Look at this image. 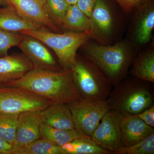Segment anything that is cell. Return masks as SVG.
Segmentation results:
<instances>
[{"mask_svg": "<svg viewBox=\"0 0 154 154\" xmlns=\"http://www.w3.org/2000/svg\"><path fill=\"white\" fill-rule=\"evenodd\" d=\"M5 86L25 89L51 104H67L82 99L74 82L71 69L53 71L33 69Z\"/></svg>", "mask_w": 154, "mask_h": 154, "instance_id": "obj_1", "label": "cell"}, {"mask_svg": "<svg viewBox=\"0 0 154 154\" xmlns=\"http://www.w3.org/2000/svg\"><path fill=\"white\" fill-rule=\"evenodd\" d=\"M84 55L100 68L113 87L129 74L130 68L138 50L127 38L109 45L90 40L81 47Z\"/></svg>", "mask_w": 154, "mask_h": 154, "instance_id": "obj_2", "label": "cell"}, {"mask_svg": "<svg viewBox=\"0 0 154 154\" xmlns=\"http://www.w3.org/2000/svg\"><path fill=\"white\" fill-rule=\"evenodd\" d=\"M153 84L128 75L113 87L106 102L110 109L136 115L154 105Z\"/></svg>", "mask_w": 154, "mask_h": 154, "instance_id": "obj_3", "label": "cell"}, {"mask_svg": "<svg viewBox=\"0 0 154 154\" xmlns=\"http://www.w3.org/2000/svg\"><path fill=\"white\" fill-rule=\"evenodd\" d=\"M71 70L74 82L82 99L107 100L113 86L102 70L91 59L77 53L75 62Z\"/></svg>", "mask_w": 154, "mask_h": 154, "instance_id": "obj_4", "label": "cell"}, {"mask_svg": "<svg viewBox=\"0 0 154 154\" xmlns=\"http://www.w3.org/2000/svg\"><path fill=\"white\" fill-rule=\"evenodd\" d=\"M41 41L54 51L63 70L71 69L75 62L78 50L91 40L89 32L55 33L49 30H25L21 33Z\"/></svg>", "mask_w": 154, "mask_h": 154, "instance_id": "obj_5", "label": "cell"}, {"mask_svg": "<svg viewBox=\"0 0 154 154\" xmlns=\"http://www.w3.org/2000/svg\"><path fill=\"white\" fill-rule=\"evenodd\" d=\"M106 0H96L90 19L91 40L104 45L117 41L119 20Z\"/></svg>", "mask_w": 154, "mask_h": 154, "instance_id": "obj_6", "label": "cell"}, {"mask_svg": "<svg viewBox=\"0 0 154 154\" xmlns=\"http://www.w3.org/2000/svg\"><path fill=\"white\" fill-rule=\"evenodd\" d=\"M51 103L47 99L19 87L0 86V112L20 114L41 111Z\"/></svg>", "mask_w": 154, "mask_h": 154, "instance_id": "obj_7", "label": "cell"}, {"mask_svg": "<svg viewBox=\"0 0 154 154\" xmlns=\"http://www.w3.org/2000/svg\"><path fill=\"white\" fill-rule=\"evenodd\" d=\"M66 105L71 113L76 130L81 135L91 137L102 117L110 109L106 101L81 99Z\"/></svg>", "mask_w": 154, "mask_h": 154, "instance_id": "obj_8", "label": "cell"}, {"mask_svg": "<svg viewBox=\"0 0 154 154\" xmlns=\"http://www.w3.org/2000/svg\"><path fill=\"white\" fill-rule=\"evenodd\" d=\"M128 39L139 51L149 44L154 28V5L150 0L139 7L131 15Z\"/></svg>", "mask_w": 154, "mask_h": 154, "instance_id": "obj_9", "label": "cell"}, {"mask_svg": "<svg viewBox=\"0 0 154 154\" xmlns=\"http://www.w3.org/2000/svg\"><path fill=\"white\" fill-rule=\"evenodd\" d=\"M121 113L110 109L102 117L91 136L97 145L114 154L122 146L120 128Z\"/></svg>", "mask_w": 154, "mask_h": 154, "instance_id": "obj_10", "label": "cell"}, {"mask_svg": "<svg viewBox=\"0 0 154 154\" xmlns=\"http://www.w3.org/2000/svg\"><path fill=\"white\" fill-rule=\"evenodd\" d=\"M18 47L31 61L33 69L53 71L63 69L44 43L35 37L22 34Z\"/></svg>", "mask_w": 154, "mask_h": 154, "instance_id": "obj_11", "label": "cell"}, {"mask_svg": "<svg viewBox=\"0 0 154 154\" xmlns=\"http://www.w3.org/2000/svg\"><path fill=\"white\" fill-rule=\"evenodd\" d=\"M21 16L55 33L61 30L50 19L44 0H5Z\"/></svg>", "mask_w": 154, "mask_h": 154, "instance_id": "obj_12", "label": "cell"}, {"mask_svg": "<svg viewBox=\"0 0 154 154\" xmlns=\"http://www.w3.org/2000/svg\"><path fill=\"white\" fill-rule=\"evenodd\" d=\"M39 112L33 110L19 114L14 147L24 146L40 138L42 123Z\"/></svg>", "mask_w": 154, "mask_h": 154, "instance_id": "obj_13", "label": "cell"}, {"mask_svg": "<svg viewBox=\"0 0 154 154\" xmlns=\"http://www.w3.org/2000/svg\"><path fill=\"white\" fill-rule=\"evenodd\" d=\"M120 125L122 146L135 144L154 133V128L133 114L121 113Z\"/></svg>", "mask_w": 154, "mask_h": 154, "instance_id": "obj_14", "label": "cell"}, {"mask_svg": "<svg viewBox=\"0 0 154 154\" xmlns=\"http://www.w3.org/2000/svg\"><path fill=\"white\" fill-rule=\"evenodd\" d=\"M33 69L31 61L24 54L0 57V86L21 79Z\"/></svg>", "mask_w": 154, "mask_h": 154, "instance_id": "obj_15", "label": "cell"}, {"mask_svg": "<svg viewBox=\"0 0 154 154\" xmlns=\"http://www.w3.org/2000/svg\"><path fill=\"white\" fill-rule=\"evenodd\" d=\"M0 29L16 33L25 30H49L21 16L9 5L0 8Z\"/></svg>", "mask_w": 154, "mask_h": 154, "instance_id": "obj_16", "label": "cell"}, {"mask_svg": "<svg viewBox=\"0 0 154 154\" xmlns=\"http://www.w3.org/2000/svg\"><path fill=\"white\" fill-rule=\"evenodd\" d=\"M42 123L54 128L76 130L69 108L66 104H51L39 112Z\"/></svg>", "mask_w": 154, "mask_h": 154, "instance_id": "obj_17", "label": "cell"}, {"mask_svg": "<svg viewBox=\"0 0 154 154\" xmlns=\"http://www.w3.org/2000/svg\"><path fill=\"white\" fill-rule=\"evenodd\" d=\"M129 74L139 79L154 84L153 43L137 54L131 64Z\"/></svg>", "mask_w": 154, "mask_h": 154, "instance_id": "obj_18", "label": "cell"}, {"mask_svg": "<svg viewBox=\"0 0 154 154\" xmlns=\"http://www.w3.org/2000/svg\"><path fill=\"white\" fill-rule=\"evenodd\" d=\"M90 19L76 5H69L61 30L64 32H89Z\"/></svg>", "mask_w": 154, "mask_h": 154, "instance_id": "obj_19", "label": "cell"}, {"mask_svg": "<svg viewBox=\"0 0 154 154\" xmlns=\"http://www.w3.org/2000/svg\"><path fill=\"white\" fill-rule=\"evenodd\" d=\"M61 147L66 154H112L97 145L91 137L82 135Z\"/></svg>", "mask_w": 154, "mask_h": 154, "instance_id": "obj_20", "label": "cell"}, {"mask_svg": "<svg viewBox=\"0 0 154 154\" xmlns=\"http://www.w3.org/2000/svg\"><path fill=\"white\" fill-rule=\"evenodd\" d=\"M11 154H66L60 146L40 138L24 146H13Z\"/></svg>", "mask_w": 154, "mask_h": 154, "instance_id": "obj_21", "label": "cell"}, {"mask_svg": "<svg viewBox=\"0 0 154 154\" xmlns=\"http://www.w3.org/2000/svg\"><path fill=\"white\" fill-rule=\"evenodd\" d=\"M81 134L76 130H66L54 128L42 123L40 138L47 140L62 146L79 137Z\"/></svg>", "mask_w": 154, "mask_h": 154, "instance_id": "obj_22", "label": "cell"}, {"mask_svg": "<svg viewBox=\"0 0 154 154\" xmlns=\"http://www.w3.org/2000/svg\"><path fill=\"white\" fill-rule=\"evenodd\" d=\"M19 116L0 112V137L12 146L16 138Z\"/></svg>", "mask_w": 154, "mask_h": 154, "instance_id": "obj_23", "label": "cell"}, {"mask_svg": "<svg viewBox=\"0 0 154 154\" xmlns=\"http://www.w3.org/2000/svg\"><path fill=\"white\" fill-rule=\"evenodd\" d=\"M44 1L45 9L50 19L61 30V28L68 8V4L66 0Z\"/></svg>", "mask_w": 154, "mask_h": 154, "instance_id": "obj_24", "label": "cell"}, {"mask_svg": "<svg viewBox=\"0 0 154 154\" xmlns=\"http://www.w3.org/2000/svg\"><path fill=\"white\" fill-rule=\"evenodd\" d=\"M115 154H154V133L144 140L129 146H122Z\"/></svg>", "mask_w": 154, "mask_h": 154, "instance_id": "obj_25", "label": "cell"}, {"mask_svg": "<svg viewBox=\"0 0 154 154\" xmlns=\"http://www.w3.org/2000/svg\"><path fill=\"white\" fill-rule=\"evenodd\" d=\"M22 38V33H11L0 29V57L8 55L9 50L18 46Z\"/></svg>", "mask_w": 154, "mask_h": 154, "instance_id": "obj_26", "label": "cell"}, {"mask_svg": "<svg viewBox=\"0 0 154 154\" xmlns=\"http://www.w3.org/2000/svg\"><path fill=\"white\" fill-rule=\"evenodd\" d=\"M128 17H131L137 9L150 0H115Z\"/></svg>", "mask_w": 154, "mask_h": 154, "instance_id": "obj_27", "label": "cell"}, {"mask_svg": "<svg viewBox=\"0 0 154 154\" xmlns=\"http://www.w3.org/2000/svg\"><path fill=\"white\" fill-rule=\"evenodd\" d=\"M136 116L144 122L149 126L154 127V105L147 108L142 112L136 114Z\"/></svg>", "mask_w": 154, "mask_h": 154, "instance_id": "obj_28", "label": "cell"}, {"mask_svg": "<svg viewBox=\"0 0 154 154\" xmlns=\"http://www.w3.org/2000/svg\"><path fill=\"white\" fill-rule=\"evenodd\" d=\"M96 0H78L76 5L88 17L91 16Z\"/></svg>", "mask_w": 154, "mask_h": 154, "instance_id": "obj_29", "label": "cell"}, {"mask_svg": "<svg viewBox=\"0 0 154 154\" xmlns=\"http://www.w3.org/2000/svg\"><path fill=\"white\" fill-rule=\"evenodd\" d=\"M13 146L0 137V154H11Z\"/></svg>", "mask_w": 154, "mask_h": 154, "instance_id": "obj_30", "label": "cell"}, {"mask_svg": "<svg viewBox=\"0 0 154 154\" xmlns=\"http://www.w3.org/2000/svg\"><path fill=\"white\" fill-rule=\"evenodd\" d=\"M69 5H76L78 0H66Z\"/></svg>", "mask_w": 154, "mask_h": 154, "instance_id": "obj_31", "label": "cell"}, {"mask_svg": "<svg viewBox=\"0 0 154 154\" xmlns=\"http://www.w3.org/2000/svg\"><path fill=\"white\" fill-rule=\"evenodd\" d=\"M4 5H7V3L5 0H0V6Z\"/></svg>", "mask_w": 154, "mask_h": 154, "instance_id": "obj_32", "label": "cell"}]
</instances>
